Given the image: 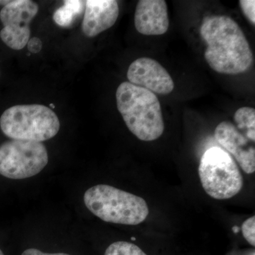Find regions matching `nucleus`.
<instances>
[{
  "instance_id": "1",
  "label": "nucleus",
  "mask_w": 255,
  "mask_h": 255,
  "mask_svg": "<svg viewBox=\"0 0 255 255\" xmlns=\"http://www.w3.org/2000/svg\"><path fill=\"white\" fill-rule=\"evenodd\" d=\"M200 34L205 41V59L214 71L239 75L251 68L253 54L243 30L226 15H211L203 19Z\"/></svg>"
},
{
  "instance_id": "4",
  "label": "nucleus",
  "mask_w": 255,
  "mask_h": 255,
  "mask_svg": "<svg viewBox=\"0 0 255 255\" xmlns=\"http://www.w3.org/2000/svg\"><path fill=\"white\" fill-rule=\"evenodd\" d=\"M60 127L56 114L41 105L13 106L0 118L1 131L12 140L46 141L58 134Z\"/></svg>"
},
{
  "instance_id": "2",
  "label": "nucleus",
  "mask_w": 255,
  "mask_h": 255,
  "mask_svg": "<svg viewBox=\"0 0 255 255\" xmlns=\"http://www.w3.org/2000/svg\"><path fill=\"white\" fill-rule=\"evenodd\" d=\"M116 98L126 125L139 140L152 141L162 135L164 124L162 109L155 94L124 82L117 88Z\"/></svg>"
},
{
  "instance_id": "20",
  "label": "nucleus",
  "mask_w": 255,
  "mask_h": 255,
  "mask_svg": "<svg viewBox=\"0 0 255 255\" xmlns=\"http://www.w3.org/2000/svg\"><path fill=\"white\" fill-rule=\"evenodd\" d=\"M0 255H4V253H2V251L0 250Z\"/></svg>"
},
{
  "instance_id": "10",
  "label": "nucleus",
  "mask_w": 255,
  "mask_h": 255,
  "mask_svg": "<svg viewBox=\"0 0 255 255\" xmlns=\"http://www.w3.org/2000/svg\"><path fill=\"white\" fill-rule=\"evenodd\" d=\"M135 28L145 36L164 34L169 28L167 6L164 0H140L134 16Z\"/></svg>"
},
{
  "instance_id": "7",
  "label": "nucleus",
  "mask_w": 255,
  "mask_h": 255,
  "mask_svg": "<svg viewBox=\"0 0 255 255\" xmlns=\"http://www.w3.org/2000/svg\"><path fill=\"white\" fill-rule=\"evenodd\" d=\"M38 4L31 0L10 1L0 11V20L4 28L0 38L13 50H21L31 36L30 23L38 12Z\"/></svg>"
},
{
  "instance_id": "9",
  "label": "nucleus",
  "mask_w": 255,
  "mask_h": 255,
  "mask_svg": "<svg viewBox=\"0 0 255 255\" xmlns=\"http://www.w3.org/2000/svg\"><path fill=\"white\" fill-rule=\"evenodd\" d=\"M130 83L152 93L167 95L173 91L174 84L165 68L155 60L140 58L132 62L127 72Z\"/></svg>"
},
{
  "instance_id": "11",
  "label": "nucleus",
  "mask_w": 255,
  "mask_h": 255,
  "mask_svg": "<svg viewBox=\"0 0 255 255\" xmlns=\"http://www.w3.org/2000/svg\"><path fill=\"white\" fill-rule=\"evenodd\" d=\"M118 2L115 0H87L82 22L84 34L93 38L115 24L119 17Z\"/></svg>"
},
{
  "instance_id": "14",
  "label": "nucleus",
  "mask_w": 255,
  "mask_h": 255,
  "mask_svg": "<svg viewBox=\"0 0 255 255\" xmlns=\"http://www.w3.org/2000/svg\"><path fill=\"white\" fill-rule=\"evenodd\" d=\"M105 255H147L133 243L118 241L112 243L106 250Z\"/></svg>"
},
{
  "instance_id": "15",
  "label": "nucleus",
  "mask_w": 255,
  "mask_h": 255,
  "mask_svg": "<svg viewBox=\"0 0 255 255\" xmlns=\"http://www.w3.org/2000/svg\"><path fill=\"white\" fill-rule=\"evenodd\" d=\"M242 233L243 237L252 246H255V217L247 219L242 225Z\"/></svg>"
},
{
  "instance_id": "17",
  "label": "nucleus",
  "mask_w": 255,
  "mask_h": 255,
  "mask_svg": "<svg viewBox=\"0 0 255 255\" xmlns=\"http://www.w3.org/2000/svg\"><path fill=\"white\" fill-rule=\"evenodd\" d=\"M27 47L30 53L36 54L41 51L43 44H42V41L40 38H38V37H33L28 41Z\"/></svg>"
},
{
  "instance_id": "3",
  "label": "nucleus",
  "mask_w": 255,
  "mask_h": 255,
  "mask_svg": "<svg viewBox=\"0 0 255 255\" xmlns=\"http://www.w3.org/2000/svg\"><path fill=\"white\" fill-rule=\"evenodd\" d=\"M87 209L107 223L136 226L148 216V206L140 196L107 184L87 189L84 194Z\"/></svg>"
},
{
  "instance_id": "6",
  "label": "nucleus",
  "mask_w": 255,
  "mask_h": 255,
  "mask_svg": "<svg viewBox=\"0 0 255 255\" xmlns=\"http://www.w3.org/2000/svg\"><path fill=\"white\" fill-rule=\"evenodd\" d=\"M48 162V151L42 142L11 140L0 145V174L9 179L33 177Z\"/></svg>"
},
{
  "instance_id": "18",
  "label": "nucleus",
  "mask_w": 255,
  "mask_h": 255,
  "mask_svg": "<svg viewBox=\"0 0 255 255\" xmlns=\"http://www.w3.org/2000/svg\"><path fill=\"white\" fill-rule=\"evenodd\" d=\"M21 255H70L66 253H45L43 252L34 249V248H30L26 250Z\"/></svg>"
},
{
  "instance_id": "12",
  "label": "nucleus",
  "mask_w": 255,
  "mask_h": 255,
  "mask_svg": "<svg viewBox=\"0 0 255 255\" xmlns=\"http://www.w3.org/2000/svg\"><path fill=\"white\" fill-rule=\"evenodd\" d=\"M85 5L86 1L65 0L63 6L55 10L53 20L60 27L72 28L84 15Z\"/></svg>"
},
{
  "instance_id": "16",
  "label": "nucleus",
  "mask_w": 255,
  "mask_h": 255,
  "mask_svg": "<svg viewBox=\"0 0 255 255\" xmlns=\"http://www.w3.org/2000/svg\"><path fill=\"white\" fill-rule=\"evenodd\" d=\"M242 11L245 16L251 21L252 24H255V0H241L239 1Z\"/></svg>"
},
{
  "instance_id": "19",
  "label": "nucleus",
  "mask_w": 255,
  "mask_h": 255,
  "mask_svg": "<svg viewBox=\"0 0 255 255\" xmlns=\"http://www.w3.org/2000/svg\"><path fill=\"white\" fill-rule=\"evenodd\" d=\"M233 232L234 233H238L240 231V228L238 227V226H236V227H233Z\"/></svg>"
},
{
  "instance_id": "5",
  "label": "nucleus",
  "mask_w": 255,
  "mask_h": 255,
  "mask_svg": "<svg viewBox=\"0 0 255 255\" xmlns=\"http://www.w3.org/2000/svg\"><path fill=\"white\" fill-rule=\"evenodd\" d=\"M199 174L206 194L218 200L231 199L243 188L238 164L227 151L217 146L210 147L201 157Z\"/></svg>"
},
{
  "instance_id": "13",
  "label": "nucleus",
  "mask_w": 255,
  "mask_h": 255,
  "mask_svg": "<svg viewBox=\"0 0 255 255\" xmlns=\"http://www.w3.org/2000/svg\"><path fill=\"white\" fill-rule=\"evenodd\" d=\"M236 127L255 136V110L249 107H241L234 115Z\"/></svg>"
},
{
  "instance_id": "21",
  "label": "nucleus",
  "mask_w": 255,
  "mask_h": 255,
  "mask_svg": "<svg viewBox=\"0 0 255 255\" xmlns=\"http://www.w3.org/2000/svg\"><path fill=\"white\" fill-rule=\"evenodd\" d=\"M0 75H1V74H0Z\"/></svg>"
},
{
  "instance_id": "8",
  "label": "nucleus",
  "mask_w": 255,
  "mask_h": 255,
  "mask_svg": "<svg viewBox=\"0 0 255 255\" xmlns=\"http://www.w3.org/2000/svg\"><path fill=\"white\" fill-rule=\"evenodd\" d=\"M214 136L220 145L236 158L246 173H254L255 137L229 122L219 124L215 130Z\"/></svg>"
}]
</instances>
